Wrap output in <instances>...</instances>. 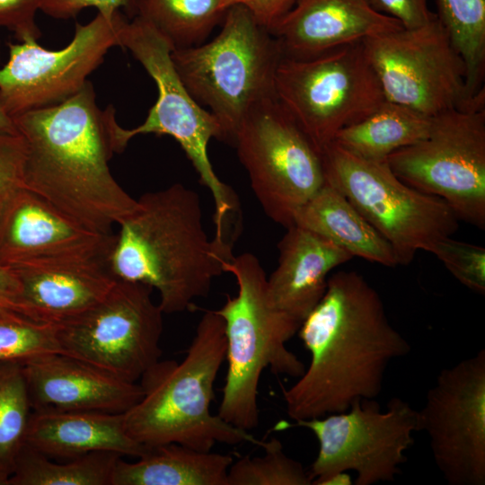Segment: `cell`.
<instances>
[{"label":"cell","mask_w":485,"mask_h":485,"mask_svg":"<svg viewBox=\"0 0 485 485\" xmlns=\"http://www.w3.org/2000/svg\"><path fill=\"white\" fill-rule=\"evenodd\" d=\"M297 332L311 361L297 381L283 389L287 413L295 421L376 399L390 363L410 351L389 322L377 291L353 270L328 278L323 296Z\"/></svg>","instance_id":"6da1fadb"},{"label":"cell","mask_w":485,"mask_h":485,"mask_svg":"<svg viewBox=\"0 0 485 485\" xmlns=\"http://www.w3.org/2000/svg\"><path fill=\"white\" fill-rule=\"evenodd\" d=\"M26 145L25 189L38 194L84 227L110 234L137 208L114 179L115 110H101L90 81L54 105L13 118Z\"/></svg>","instance_id":"7a4b0ae2"},{"label":"cell","mask_w":485,"mask_h":485,"mask_svg":"<svg viewBox=\"0 0 485 485\" xmlns=\"http://www.w3.org/2000/svg\"><path fill=\"white\" fill-rule=\"evenodd\" d=\"M114 237L110 269L118 280L155 288L163 313L194 309L232 260V244L209 239L198 193L181 183L146 192Z\"/></svg>","instance_id":"3957f363"},{"label":"cell","mask_w":485,"mask_h":485,"mask_svg":"<svg viewBox=\"0 0 485 485\" xmlns=\"http://www.w3.org/2000/svg\"><path fill=\"white\" fill-rule=\"evenodd\" d=\"M225 323L215 310H207L181 362L161 360L141 376L143 395L124 413L128 434L147 446L176 443L211 451L216 443L261 440L211 413L214 384L225 359Z\"/></svg>","instance_id":"277c9868"},{"label":"cell","mask_w":485,"mask_h":485,"mask_svg":"<svg viewBox=\"0 0 485 485\" xmlns=\"http://www.w3.org/2000/svg\"><path fill=\"white\" fill-rule=\"evenodd\" d=\"M238 287L237 295H226L215 310L224 321L227 372L217 415L245 431L260 422L259 384L264 369L298 378L304 364L286 347L301 322L278 310L271 303L266 273L252 253L234 256L224 266Z\"/></svg>","instance_id":"5b68a950"},{"label":"cell","mask_w":485,"mask_h":485,"mask_svg":"<svg viewBox=\"0 0 485 485\" xmlns=\"http://www.w3.org/2000/svg\"><path fill=\"white\" fill-rule=\"evenodd\" d=\"M183 84L217 120L233 146L247 114L276 98L275 76L285 54L279 40L242 5L230 6L210 40L172 51Z\"/></svg>","instance_id":"8992f818"},{"label":"cell","mask_w":485,"mask_h":485,"mask_svg":"<svg viewBox=\"0 0 485 485\" xmlns=\"http://www.w3.org/2000/svg\"><path fill=\"white\" fill-rule=\"evenodd\" d=\"M121 48L130 51L154 81L158 95L145 121L131 129L112 124L117 154L137 135L155 134L173 137L181 146L207 188L215 203L216 234L232 228L233 218L239 215V202L234 190L216 174L208 157L212 138L221 141V128L207 110L200 106L180 78L172 59L173 47L150 23L139 17L126 18L119 30Z\"/></svg>","instance_id":"52a82bcc"},{"label":"cell","mask_w":485,"mask_h":485,"mask_svg":"<svg viewBox=\"0 0 485 485\" xmlns=\"http://www.w3.org/2000/svg\"><path fill=\"white\" fill-rule=\"evenodd\" d=\"M275 92L320 154L341 129L385 101L363 41L309 57L284 56L276 72Z\"/></svg>","instance_id":"ba28073f"},{"label":"cell","mask_w":485,"mask_h":485,"mask_svg":"<svg viewBox=\"0 0 485 485\" xmlns=\"http://www.w3.org/2000/svg\"><path fill=\"white\" fill-rule=\"evenodd\" d=\"M325 181L342 193L392 245L399 265L453 235L459 219L438 197L399 179L386 161L357 156L331 142L321 152Z\"/></svg>","instance_id":"9c48e42d"},{"label":"cell","mask_w":485,"mask_h":485,"mask_svg":"<svg viewBox=\"0 0 485 485\" xmlns=\"http://www.w3.org/2000/svg\"><path fill=\"white\" fill-rule=\"evenodd\" d=\"M393 173L485 229V96L432 117L428 135L386 158Z\"/></svg>","instance_id":"30bf717a"},{"label":"cell","mask_w":485,"mask_h":485,"mask_svg":"<svg viewBox=\"0 0 485 485\" xmlns=\"http://www.w3.org/2000/svg\"><path fill=\"white\" fill-rule=\"evenodd\" d=\"M233 146L265 214L286 228L293 225L325 182L320 152L277 98L247 114Z\"/></svg>","instance_id":"8fae6325"},{"label":"cell","mask_w":485,"mask_h":485,"mask_svg":"<svg viewBox=\"0 0 485 485\" xmlns=\"http://www.w3.org/2000/svg\"><path fill=\"white\" fill-rule=\"evenodd\" d=\"M289 427L311 430L319 442L312 484L337 472L354 471L356 485L393 481L407 461L406 452L420 431L419 410L399 397L382 410L375 399L355 401L343 412L301 419Z\"/></svg>","instance_id":"7c38bea8"},{"label":"cell","mask_w":485,"mask_h":485,"mask_svg":"<svg viewBox=\"0 0 485 485\" xmlns=\"http://www.w3.org/2000/svg\"><path fill=\"white\" fill-rule=\"evenodd\" d=\"M149 286L118 280L80 315L57 324L60 353L137 383L161 357L163 312Z\"/></svg>","instance_id":"4fadbf2b"},{"label":"cell","mask_w":485,"mask_h":485,"mask_svg":"<svg viewBox=\"0 0 485 485\" xmlns=\"http://www.w3.org/2000/svg\"><path fill=\"white\" fill-rule=\"evenodd\" d=\"M363 43L387 101L433 117L485 96L469 97L463 60L437 16Z\"/></svg>","instance_id":"5bb4252c"},{"label":"cell","mask_w":485,"mask_h":485,"mask_svg":"<svg viewBox=\"0 0 485 485\" xmlns=\"http://www.w3.org/2000/svg\"><path fill=\"white\" fill-rule=\"evenodd\" d=\"M125 18L119 11L111 19L98 13L86 24L76 23L70 43L57 50L45 48L35 40L9 43V58L0 67L4 110L13 118L78 93L108 51L120 47L119 30Z\"/></svg>","instance_id":"9a60e30c"},{"label":"cell","mask_w":485,"mask_h":485,"mask_svg":"<svg viewBox=\"0 0 485 485\" xmlns=\"http://www.w3.org/2000/svg\"><path fill=\"white\" fill-rule=\"evenodd\" d=\"M449 485L485 484V350L443 369L419 410Z\"/></svg>","instance_id":"2e32d148"},{"label":"cell","mask_w":485,"mask_h":485,"mask_svg":"<svg viewBox=\"0 0 485 485\" xmlns=\"http://www.w3.org/2000/svg\"><path fill=\"white\" fill-rule=\"evenodd\" d=\"M113 241L12 267L21 287L20 313L36 322L60 324L100 303L117 281L108 262Z\"/></svg>","instance_id":"e0dca14e"},{"label":"cell","mask_w":485,"mask_h":485,"mask_svg":"<svg viewBox=\"0 0 485 485\" xmlns=\"http://www.w3.org/2000/svg\"><path fill=\"white\" fill-rule=\"evenodd\" d=\"M22 365L32 410L125 413L143 395L139 384L63 353L37 356Z\"/></svg>","instance_id":"ac0fdd59"},{"label":"cell","mask_w":485,"mask_h":485,"mask_svg":"<svg viewBox=\"0 0 485 485\" xmlns=\"http://www.w3.org/2000/svg\"><path fill=\"white\" fill-rule=\"evenodd\" d=\"M114 234L92 231L38 194L22 189L0 215V265L14 267L31 260L104 246Z\"/></svg>","instance_id":"d6986e66"},{"label":"cell","mask_w":485,"mask_h":485,"mask_svg":"<svg viewBox=\"0 0 485 485\" xmlns=\"http://www.w3.org/2000/svg\"><path fill=\"white\" fill-rule=\"evenodd\" d=\"M401 29L368 0H295L270 32L285 56L303 58Z\"/></svg>","instance_id":"ffe728a7"},{"label":"cell","mask_w":485,"mask_h":485,"mask_svg":"<svg viewBox=\"0 0 485 485\" xmlns=\"http://www.w3.org/2000/svg\"><path fill=\"white\" fill-rule=\"evenodd\" d=\"M286 229L267 289L278 310L302 323L323 296L330 272L353 257L310 230L295 225Z\"/></svg>","instance_id":"44dd1931"},{"label":"cell","mask_w":485,"mask_h":485,"mask_svg":"<svg viewBox=\"0 0 485 485\" xmlns=\"http://www.w3.org/2000/svg\"><path fill=\"white\" fill-rule=\"evenodd\" d=\"M25 443L58 461L100 451L138 458L148 449L128 434L124 413L101 411L32 410Z\"/></svg>","instance_id":"7402d4cb"},{"label":"cell","mask_w":485,"mask_h":485,"mask_svg":"<svg viewBox=\"0 0 485 485\" xmlns=\"http://www.w3.org/2000/svg\"><path fill=\"white\" fill-rule=\"evenodd\" d=\"M294 225L328 239L353 258L386 267L399 265L388 241L342 193L326 181L297 211Z\"/></svg>","instance_id":"603a6c76"},{"label":"cell","mask_w":485,"mask_h":485,"mask_svg":"<svg viewBox=\"0 0 485 485\" xmlns=\"http://www.w3.org/2000/svg\"><path fill=\"white\" fill-rule=\"evenodd\" d=\"M233 458L176 443L148 447L136 462L119 458L112 485H227Z\"/></svg>","instance_id":"cb8c5ba5"},{"label":"cell","mask_w":485,"mask_h":485,"mask_svg":"<svg viewBox=\"0 0 485 485\" xmlns=\"http://www.w3.org/2000/svg\"><path fill=\"white\" fill-rule=\"evenodd\" d=\"M432 117L385 101L363 119L344 128L332 141L364 159L386 161L393 152L424 138Z\"/></svg>","instance_id":"d4e9b609"},{"label":"cell","mask_w":485,"mask_h":485,"mask_svg":"<svg viewBox=\"0 0 485 485\" xmlns=\"http://www.w3.org/2000/svg\"><path fill=\"white\" fill-rule=\"evenodd\" d=\"M224 0H134L133 17L150 23L174 49L200 45L221 25Z\"/></svg>","instance_id":"484cf974"},{"label":"cell","mask_w":485,"mask_h":485,"mask_svg":"<svg viewBox=\"0 0 485 485\" xmlns=\"http://www.w3.org/2000/svg\"><path fill=\"white\" fill-rule=\"evenodd\" d=\"M121 457L100 451L58 463L25 443L7 485H112Z\"/></svg>","instance_id":"4316f807"},{"label":"cell","mask_w":485,"mask_h":485,"mask_svg":"<svg viewBox=\"0 0 485 485\" xmlns=\"http://www.w3.org/2000/svg\"><path fill=\"white\" fill-rule=\"evenodd\" d=\"M436 15L463 60L471 99L483 93L485 79V0H436Z\"/></svg>","instance_id":"83f0119b"},{"label":"cell","mask_w":485,"mask_h":485,"mask_svg":"<svg viewBox=\"0 0 485 485\" xmlns=\"http://www.w3.org/2000/svg\"><path fill=\"white\" fill-rule=\"evenodd\" d=\"M31 411L22 362H0V485L13 473Z\"/></svg>","instance_id":"f1b7e54d"},{"label":"cell","mask_w":485,"mask_h":485,"mask_svg":"<svg viewBox=\"0 0 485 485\" xmlns=\"http://www.w3.org/2000/svg\"><path fill=\"white\" fill-rule=\"evenodd\" d=\"M261 456H242L232 463L227 485H310L312 478L298 461L287 456L276 437L262 441Z\"/></svg>","instance_id":"f546056e"},{"label":"cell","mask_w":485,"mask_h":485,"mask_svg":"<svg viewBox=\"0 0 485 485\" xmlns=\"http://www.w3.org/2000/svg\"><path fill=\"white\" fill-rule=\"evenodd\" d=\"M60 353L57 324L33 321L16 313H0V362H23Z\"/></svg>","instance_id":"4dcf8cb0"},{"label":"cell","mask_w":485,"mask_h":485,"mask_svg":"<svg viewBox=\"0 0 485 485\" xmlns=\"http://www.w3.org/2000/svg\"><path fill=\"white\" fill-rule=\"evenodd\" d=\"M429 252L463 286L485 294V248L448 236L436 242Z\"/></svg>","instance_id":"1f68e13d"},{"label":"cell","mask_w":485,"mask_h":485,"mask_svg":"<svg viewBox=\"0 0 485 485\" xmlns=\"http://www.w3.org/2000/svg\"><path fill=\"white\" fill-rule=\"evenodd\" d=\"M26 145L19 133H0V215L24 189Z\"/></svg>","instance_id":"d6a6232c"},{"label":"cell","mask_w":485,"mask_h":485,"mask_svg":"<svg viewBox=\"0 0 485 485\" xmlns=\"http://www.w3.org/2000/svg\"><path fill=\"white\" fill-rule=\"evenodd\" d=\"M45 0H0V27L6 28L21 41L37 40L40 31L35 16Z\"/></svg>","instance_id":"836d02e7"},{"label":"cell","mask_w":485,"mask_h":485,"mask_svg":"<svg viewBox=\"0 0 485 485\" xmlns=\"http://www.w3.org/2000/svg\"><path fill=\"white\" fill-rule=\"evenodd\" d=\"M134 0H45L40 10L55 19H71L82 10L94 7L107 19L123 9L132 17Z\"/></svg>","instance_id":"e575fe53"},{"label":"cell","mask_w":485,"mask_h":485,"mask_svg":"<svg viewBox=\"0 0 485 485\" xmlns=\"http://www.w3.org/2000/svg\"><path fill=\"white\" fill-rule=\"evenodd\" d=\"M379 13L396 19L403 29L422 27L436 18L429 10L428 0H368Z\"/></svg>","instance_id":"d590c367"},{"label":"cell","mask_w":485,"mask_h":485,"mask_svg":"<svg viewBox=\"0 0 485 485\" xmlns=\"http://www.w3.org/2000/svg\"><path fill=\"white\" fill-rule=\"evenodd\" d=\"M295 0H224L223 5L228 9L233 5L246 8L261 25L269 31L293 7Z\"/></svg>","instance_id":"8d00e7d4"},{"label":"cell","mask_w":485,"mask_h":485,"mask_svg":"<svg viewBox=\"0 0 485 485\" xmlns=\"http://www.w3.org/2000/svg\"><path fill=\"white\" fill-rule=\"evenodd\" d=\"M20 282L14 270L0 265V313H20Z\"/></svg>","instance_id":"74e56055"},{"label":"cell","mask_w":485,"mask_h":485,"mask_svg":"<svg viewBox=\"0 0 485 485\" xmlns=\"http://www.w3.org/2000/svg\"><path fill=\"white\" fill-rule=\"evenodd\" d=\"M352 479L346 472H337L323 479L315 481V485H351Z\"/></svg>","instance_id":"f35d334b"},{"label":"cell","mask_w":485,"mask_h":485,"mask_svg":"<svg viewBox=\"0 0 485 485\" xmlns=\"http://www.w3.org/2000/svg\"><path fill=\"white\" fill-rule=\"evenodd\" d=\"M0 133H18L13 118H11L0 104Z\"/></svg>","instance_id":"ab89813d"}]
</instances>
